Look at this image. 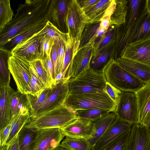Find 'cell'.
Returning a JSON list of instances; mask_svg holds the SVG:
<instances>
[{
  "label": "cell",
  "mask_w": 150,
  "mask_h": 150,
  "mask_svg": "<svg viewBox=\"0 0 150 150\" xmlns=\"http://www.w3.org/2000/svg\"><path fill=\"white\" fill-rule=\"evenodd\" d=\"M50 0H26L20 4L10 23L0 32V47L27 26L45 20Z\"/></svg>",
  "instance_id": "1"
},
{
  "label": "cell",
  "mask_w": 150,
  "mask_h": 150,
  "mask_svg": "<svg viewBox=\"0 0 150 150\" xmlns=\"http://www.w3.org/2000/svg\"><path fill=\"white\" fill-rule=\"evenodd\" d=\"M146 10V0H128L125 22L117 27L114 45L113 59L116 60L121 56L129 41L137 19Z\"/></svg>",
  "instance_id": "2"
},
{
  "label": "cell",
  "mask_w": 150,
  "mask_h": 150,
  "mask_svg": "<svg viewBox=\"0 0 150 150\" xmlns=\"http://www.w3.org/2000/svg\"><path fill=\"white\" fill-rule=\"evenodd\" d=\"M78 118L75 111L65 104L35 118L31 119L25 127L34 131L47 128H61Z\"/></svg>",
  "instance_id": "3"
},
{
  "label": "cell",
  "mask_w": 150,
  "mask_h": 150,
  "mask_svg": "<svg viewBox=\"0 0 150 150\" xmlns=\"http://www.w3.org/2000/svg\"><path fill=\"white\" fill-rule=\"evenodd\" d=\"M107 82L103 71L94 70L90 67L76 77L68 80L69 94L106 92Z\"/></svg>",
  "instance_id": "4"
},
{
  "label": "cell",
  "mask_w": 150,
  "mask_h": 150,
  "mask_svg": "<svg viewBox=\"0 0 150 150\" xmlns=\"http://www.w3.org/2000/svg\"><path fill=\"white\" fill-rule=\"evenodd\" d=\"M103 71L107 81L122 92L135 93L146 84L123 69L113 58Z\"/></svg>",
  "instance_id": "5"
},
{
  "label": "cell",
  "mask_w": 150,
  "mask_h": 150,
  "mask_svg": "<svg viewBox=\"0 0 150 150\" xmlns=\"http://www.w3.org/2000/svg\"><path fill=\"white\" fill-rule=\"evenodd\" d=\"M64 104L74 110L100 108L110 109L114 112L117 105L106 92L80 94H69Z\"/></svg>",
  "instance_id": "6"
},
{
  "label": "cell",
  "mask_w": 150,
  "mask_h": 150,
  "mask_svg": "<svg viewBox=\"0 0 150 150\" xmlns=\"http://www.w3.org/2000/svg\"><path fill=\"white\" fill-rule=\"evenodd\" d=\"M8 63L18 91L22 94H30L31 77L28 61L11 54L9 57Z\"/></svg>",
  "instance_id": "7"
},
{
  "label": "cell",
  "mask_w": 150,
  "mask_h": 150,
  "mask_svg": "<svg viewBox=\"0 0 150 150\" xmlns=\"http://www.w3.org/2000/svg\"><path fill=\"white\" fill-rule=\"evenodd\" d=\"M68 80L66 79H62L54 85L51 93L44 102L31 115V119L64 104L69 93Z\"/></svg>",
  "instance_id": "8"
},
{
  "label": "cell",
  "mask_w": 150,
  "mask_h": 150,
  "mask_svg": "<svg viewBox=\"0 0 150 150\" xmlns=\"http://www.w3.org/2000/svg\"><path fill=\"white\" fill-rule=\"evenodd\" d=\"M115 112L120 119L132 125L138 123L139 109L135 93L122 92Z\"/></svg>",
  "instance_id": "9"
},
{
  "label": "cell",
  "mask_w": 150,
  "mask_h": 150,
  "mask_svg": "<svg viewBox=\"0 0 150 150\" xmlns=\"http://www.w3.org/2000/svg\"><path fill=\"white\" fill-rule=\"evenodd\" d=\"M88 21V18L77 1L71 0L67 18L68 34L74 41L80 42L83 32Z\"/></svg>",
  "instance_id": "10"
},
{
  "label": "cell",
  "mask_w": 150,
  "mask_h": 150,
  "mask_svg": "<svg viewBox=\"0 0 150 150\" xmlns=\"http://www.w3.org/2000/svg\"><path fill=\"white\" fill-rule=\"evenodd\" d=\"M71 0L50 1L45 16V20L52 23L62 33L67 34V18Z\"/></svg>",
  "instance_id": "11"
},
{
  "label": "cell",
  "mask_w": 150,
  "mask_h": 150,
  "mask_svg": "<svg viewBox=\"0 0 150 150\" xmlns=\"http://www.w3.org/2000/svg\"><path fill=\"white\" fill-rule=\"evenodd\" d=\"M38 33L18 44L11 51V55L30 61L40 59V42L42 36Z\"/></svg>",
  "instance_id": "12"
},
{
  "label": "cell",
  "mask_w": 150,
  "mask_h": 150,
  "mask_svg": "<svg viewBox=\"0 0 150 150\" xmlns=\"http://www.w3.org/2000/svg\"><path fill=\"white\" fill-rule=\"evenodd\" d=\"M94 43L79 49L72 59L67 73V79L75 78L90 67L93 55Z\"/></svg>",
  "instance_id": "13"
},
{
  "label": "cell",
  "mask_w": 150,
  "mask_h": 150,
  "mask_svg": "<svg viewBox=\"0 0 150 150\" xmlns=\"http://www.w3.org/2000/svg\"><path fill=\"white\" fill-rule=\"evenodd\" d=\"M33 150H53L59 146L65 136L59 128L39 130Z\"/></svg>",
  "instance_id": "14"
},
{
  "label": "cell",
  "mask_w": 150,
  "mask_h": 150,
  "mask_svg": "<svg viewBox=\"0 0 150 150\" xmlns=\"http://www.w3.org/2000/svg\"><path fill=\"white\" fill-rule=\"evenodd\" d=\"M126 150H150V133L145 126L132 125Z\"/></svg>",
  "instance_id": "15"
},
{
  "label": "cell",
  "mask_w": 150,
  "mask_h": 150,
  "mask_svg": "<svg viewBox=\"0 0 150 150\" xmlns=\"http://www.w3.org/2000/svg\"><path fill=\"white\" fill-rule=\"evenodd\" d=\"M60 129L65 137L86 140L91 138L94 131L92 121L79 118Z\"/></svg>",
  "instance_id": "16"
},
{
  "label": "cell",
  "mask_w": 150,
  "mask_h": 150,
  "mask_svg": "<svg viewBox=\"0 0 150 150\" xmlns=\"http://www.w3.org/2000/svg\"><path fill=\"white\" fill-rule=\"evenodd\" d=\"M121 57L150 67V38L128 45Z\"/></svg>",
  "instance_id": "17"
},
{
  "label": "cell",
  "mask_w": 150,
  "mask_h": 150,
  "mask_svg": "<svg viewBox=\"0 0 150 150\" xmlns=\"http://www.w3.org/2000/svg\"><path fill=\"white\" fill-rule=\"evenodd\" d=\"M132 124L117 118L96 142L93 150H101L132 127Z\"/></svg>",
  "instance_id": "18"
},
{
  "label": "cell",
  "mask_w": 150,
  "mask_h": 150,
  "mask_svg": "<svg viewBox=\"0 0 150 150\" xmlns=\"http://www.w3.org/2000/svg\"><path fill=\"white\" fill-rule=\"evenodd\" d=\"M116 61L123 69L142 82H150V67L122 57Z\"/></svg>",
  "instance_id": "19"
},
{
  "label": "cell",
  "mask_w": 150,
  "mask_h": 150,
  "mask_svg": "<svg viewBox=\"0 0 150 150\" xmlns=\"http://www.w3.org/2000/svg\"><path fill=\"white\" fill-rule=\"evenodd\" d=\"M150 38V13L146 9L137 19L129 39L128 45Z\"/></svg>",
  "instance_id": "20"
},
{
  "label": "cell",
  "mask_w": 150,
  "mask_h": 150,
  "mask_svg": "<svg viewBox=\"0 0 150 150\" xmlns=\"http://www.w3.org/2000/svg\"><path fill=\"white\" fill-rule=\"evenodd\" d=\"M13 89L10 85H0V131L10 123L12 118L10 97Z\"/></svg>",
  "instance_id": "21"
},
{
  "label": "cell",
  "mask_w": 150,
  "mask_h": 150,
  "mask_svg": "<svg viewBox=\"0 0 150 150\" xmlns=\"http://www.w3.org/2000/svg\"><path fill=\"white\" fill-rule=\"evenodd\" d=\"M117 118L114 112H111L102 118L92 121L94 131L91 138L87 140L89 150H93L96 144Z\"/></svg>",
  "instance_id": "22"
},
{
  "label": "cell",
  "mask_w": 150,
  "mask_h": 150,
  "mask_svg": "<svg viewBox=\"0 0 150 150\" xmlns=\"http://www.w3.org/2000/svg\"><path fill=\"white\" fill-rule=\"evenodd\" d=\"M47 22L44 20L27 26L0 47H3L11 51L18 44L41 31Z\"/></svg>",
  "instance_id": "23"
},
{
  "label": "cell",
  "mask_w": 150,
  "mask_h": 150,
  "mask_svg": "<svg viewBox=\"0 0 150 150\" xmlns=\"http://www.w3.org/2000/svg\"><path fill=\"white\" fill-rule=\"evenodd\" d=\"M139 109L138 123L144 125L150 114V82L135 92Z\"/></svg>",
  "instance_id": "24"
},
{
  "label": "cell",
  "mask_w": 150,
  "mask_h": 150,
  "mask_svg": "<svg viewBox=\"0 0 150 150\" xmlns=\"http://www.w3.org/2000/svg\"><path fill=\"white\" fill-rule=\"evenodd\" d=\"M115 42H111L100 50L95 56L92 57L90 66L93 70L103 71L110 60L113 59Z\"/></svg>",
  "instance_id": "25"
},
{
  "label": "cell",
  "mask_w": 150,
  "mask_h": 150,
  "mask_svg": "<svg viewBox=\"0 0 150 150\" xmlns=\"http://www.w3.org/2000/svg\"><path fill=\"white\" fill-rule=\"evenodd\" d=\"M100 22L97 23H88L82 33L80 42L79 49L93 43L99 37L108 30L102 28Z\"/></svg>",
  "instance_id": "26"
},
{
  "label": "cell",
  "mask_w": 150,
  "mask_h": 150,
  "mask_svg": "<svg viewBox=\"0 0 150 150\" xmlns=\"http://www.w3.org/2000/svg\"><path fill=\"white\" fill-rule=\"evenodd\" d=\"M12 117L20 112L22 114L30 113L26 94L12 90L10 97Z\"/></svg>",
  "instance_id": "27"
},
{
  "label": "cell",
  "mask_w": 150,
  "mask_h": 150,
  "mask_svg": "<svg viewBox=\"0 0 150 150\" xmlns=\"http://www.w3.org/2000/svg\"><path fill=\"white\" fill-rule=\"evenodd\" d=\"M64 45L65 53L61 73L63 79H66L72 59L79 50L80 42L74 41L68 34L67 40Z\"/></svg>",
  "instance_id": "28"
},
{
  "label": "cell",
  "mask_w": 150,
  "mask_h": 150,
  "mask_svg": "<svg viewBox=\"0 0 150 150\" xmlns=\"http://www.w3.org/2000/svg\"><path fill=\"white\" fill-rule=\"evenodd\" d=\"M31 116L30 113L22 114L20 112L12 117L11 122V132L6 145L11 142L16 138L21 129L30 120Z\"/></svg>",
  "instance_id": "29"
},
{
  "label": "cell",
  "mask_w": 150,
  "mask_h": 150,
  "mask_svg": "<svg viewBox=\"0 0 150 150\" xmlns=\"http://www.w3.org/2000/svg\"><path fill=\"white\" fill-rule=\"evenodd\" d=\"M112 1V0H99L93 7L85 13L89 19L88 23L100 22Z\"/></svg>",
  "instance_id": "30"
},
{
  "label": "cell",
  "mask_w": 150,
  "mask_h": 150,
  "mask_svg": "<svg viewBox=\"0 0 150 150\" xmlns=\"http://www.w3.org/2000/svg\"><path fill=\"white\" fill-rule=\"evenodd\" d=\"M38 133L24 126L18 136L20 150H33Z\"/></svg>",
  "instance_id": "31"
},
{
  "label": "cell",
  "mask_w": 150,
  "mask_h": 150,
  "mask_svg": "<svg viewBox=\"0 0 150 150\" xmlns=\"http://www.w3.org/2000/svg\"><path fill=\"white\" fill-rule=\"evenodd\" d=\"M11 54V51L0 47V85H10L11 73L8 68V60Z\"/></svg>",
  "instance_id": "32"
},
{
  "label": "cell",
  "mask_w": 150,
  "mask_h": 150,
  "mask_svg": "<svg viewBox=\"0 0 150 150\" xmlns=\"http://www.w3.org/2000/svg\"><path fill=\"white\" fill-rule=\"evenodd\" d=\"M117 27L111 25L107 31L98 37L93 43V55H96L98 52L105 46L112 42H115Z\"/></svg>",
  "instance_id": "33"
},
{
  "label": "cell",
  "mask_w": 150,
  "mask_h": 150,
  "mask_svg": "<svg viewBox=\"0 0 150 150\" xmlns=\"http://www.w3.org/2000/svg\"><path fill=\"white\" fill-rule=\"evenodd\" d=\"M116 6L111 18V25L118 27L125 22L127 12L128 0H115Z\"/></svg>",
  "instance_id": "34"
},
{
  "label": "cell",
  "mask_w": 150,
  "mask_h": 150,
  "mask_svg": "<svg viewBox=\"0 0 150 150\" xmlns=\"http://www.w3.org/2000/svg\"><path fill=\"white\" fill-rule=\"evenodd\" d=\"M75 111L77 118L88 120L92 121L100 119L109 113L113 112L110 109L100 108L81 109Z\"/></svg>",
  "instance_id": "35"
},
{
  "label": "cell",
  "mask_w": 150,
  "mask_h": 150,
  "mask_svg": "<svg viewBox=\"0 0 150 150\" xmlns=\"http://www.w3.org/2000/svg\"><path fill=\"white\" fill-rule=\"evenodd\" d=\"M54 84L49 87H46L38 97L30 94H26L28 107L30 113L31 115L40 106L43 104L51 93Z\"/></svg>",
  "instance_id": "36"
},
{
  "label": "cell",
  "mask_w": 150,
  "mask_h": 150,
  "mask_svg": "<svg viewBox=\"0 0 150 150\" xmlns=\"http://www.w3.org/2000/svg\"><path fill=\"white\" fill-rule=\"evenodd\" d=\"M14 16L9 0H0V32L11 21Z\"/></svg>",
  "instance_id": "37"
},
{
  "label": "cell",
  "mask_w": 150,
  "mask_h": 150,
  "mask_svg": "<svg viewBox=\"0 0 150 150\" xmlns=\"http://www.w3.org/2000/svg\"><path fill=\"white\" fill-rule=\"evenodd\" d=\"M46 35L54 40L55 41H62L64 44L67 38V34L63 33L49 21H47L44 28L38 33V35Z\"/></svg>",
  "instance_id": "38"
},
{
  "label": "cell",
  "mask_w": 150,
  "mask_h": 150,
  "mask_svg": "<svg viewBox=\"0 0 150 150\" xmlns=\"http://www.w3.org/2000/svg\"><path fill=\"white\" fill-rule=\"evenodd\" d=\"M59 146L68 150H89L87 140L70 137L67 136L64 139Z\"/></svg>",
  "instance_id": "39"
},
{
  "label": "cell",
  "mask_w": 150,
  "mask_h": 150,
  "mask_svg": "<svg viewBox=\"0 0 150 150\" xmlns=\"http://www.w3.org/2000/svg\"><path fill=\"white\" fill-rule=\"evenodd\" d=\"M29 65L31 77V93L30 94L36 97H38L46 87L41 81L34 69L29 62Z\"/></svg>",
  "instance_id": "40"
},
{
  "label": "cell",
  "mask_w": 150,
  "mask_h": 150,
  "mask_svg": "<svg viewBox=\"0 0 150 150\" xmlns=\"http://www.w3.org/2000/svg\"><path fill=\"white\" fill-rule=\"evenodd\" d=\"M28 61L34 69L38 75L45 86L48 88L51 86L52 85L50 82L48 74L44 66L42 60L39 59Z\"/></svg>",
  "instance_id": "41"
},
{
  "label": "cell",
  "mask_w": 150,
  "mask_h": 150,
  "mask_svg": "<svg viewBox=\"0 0 150 150\" xmlns=\"http://www.w3.org/2000/svg\"><path fill=\"white\" fill-rule=\"evenodd\" d=\"M131 129V127L101 150H126Z\"/></svg>",
  "instance_id": "42"
},
{
  "label": "cell",
  "mask_w": 150,
  "mask_h": 150,
  "mask_svg": "<svg viewBox=\"0 0 150 150\" xmlns=\"http://www.w3.org/2000/svg\"><path fill=\"white\" fill-rule=\"evenodd\" d=\"M55 41L48 36L42 35L40 40V59H42L50 54Z\"/></svg>",
  "instance_id": "43"
},
{
  "label": "cell",
  "mask_w": 150,
  "mask_h": 150,
  "mask_svg": "<svg viewBox=\"0 0 150 150\" xmlns=\"http://www.w3.org/2000/svg\"><path fill=\"white\" fill-rule=\"evenodd\" d=\"M57 42L58 45V51L57 65L56 76L58 74L62 73L65 53V46L63 42L61 41H57Z\"/></svg>",
  "instance_id": "44"
},
{
  "label": "cell",
  "mask_w": 150,
  "mask_h": 150,
  "mask_svg": "<svg viewBox=\"0 0 150 150\" xmlns=\"http://www.w3.org/2000/svg\"><path fill=\"white\" fill-rule=\"evenodd\" d=\"M41 60L48 74L51 84L55 85L53 67L50 57V54Z\"/></svg>",
  "instance_id": "45"
},
{
  "label": "cell",
  "mask_w": 150,
  "mask_h": 150,
  "mask_svg": "<svg viewBox=\"0 0 150 150\" xmlns=\"http://www.w3.org/2000/svg\"><path fill=\"white\" fill-rule=\"evenodd\" d=\"M105 91L110 98L117 104L122 92L108 82L106 84Z\"/></svg>",
  "instance_id": "46"
},
{
  "label": "cell",
  "mask_w": 150,
  "mask_h": 150,
  "mask_svg": "<svg viewBox=\"0 0 150 150\" xmlns=\"http://www.w3.org/2000/svg\"><path fill=\"white\" fill-rule=\"evenodd\" d=\"M58 51V45L57 42L55 41L50 53V57L53 65L55 79L56 76Z\"/></svg>",
  "instance_id": "47"
},
{
  "label": "cell",
  "mask_w": 150,
  "mask_h": 150,
  "mask_svg": "<svg viewBox=\"0 0 150 150\" xmlns=\"http://www.w3.org/2000/svg\"><path fill=\"white\" fill-rule=\"evenodd\" d=\"M11 127V125L10 123L0 131V146L6 145L10 133Z\"/></svg>",
  "instance_id": "48"
},
{
  "label": "cell",
  "mask_w": 150,
  "mask_h": 150,
  "mask_svg": "<svg viewBox=\"0 0 150 150\" xmlns=\"http://www.w3.org/2000/svg\"><path fill=\"white\" fill-rule=\"evenodd\" d=\"M99 0H77L81 9L86 13Z\"/></svg>",
  "instance_id": "49"
},
{
  "label": "cell",
  "mask_w": 150,
  "mask_h": 150,
  "mask_svg": "<svg viewBox=\"0 0 150 150\" xmlns=\"http://www.w3.org/2000/svg\"><path fill=\"white\" fill-rule=\"evenodd\" d=\"M0 147V150H20L18 137L10 144Z\"/></svg>",
  "instance_id": "50"
},
{
  "label": "cell",
  "mask_w": 150,
  "mask_h": 150,
  "mask_svg": "<svg viewBox=\"0 0 150 150\" xmlns=\"http://www.w3.org/2000/svg\"><path fill=\"white\" fill-rule=\"evenodd\" d=\"M143 125L145 127L150 133V114Z\"/></svg>",
  "instance_id": "51"
},
{
  "label": "cell",
  "mask_w": 150,
  "mask_h": 150,
  "mask_svg": "<svg viewBox=\"0 0 150 150\" xmlns=\"http://www.w3.org/2000/svg\"><path fill=\"white\" fill-rule=\"evenodd\" d=\"M146 6L147 11L150 13V0H146Z\"/></svg>",
  "instance_id": "52"
},
{
  "label": "cell",
  "mask_w": 150,
  "mask_h": 150,
  "mask_svg": "<svg viewBox=\"0 0 150 150\" xmlns=\"http://www.w3.org/2000/svg\"><path fill=\"white\" fill-rule=\"evenodd\" d=\"M53 150H68V149L61 147L60 146H59L56 148L55 149H54Z\"/></svg>",
  "instance_id": "53"
}]
</instances>
